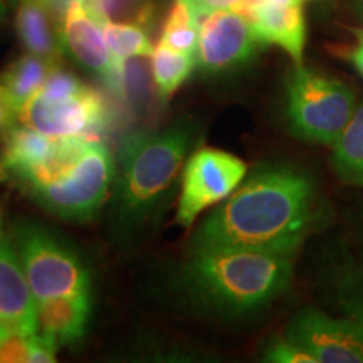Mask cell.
Here are the masks:
<instances>
[{
    "mask_svg": "<svg viewBox=\"0 0 363 363\" xmlns=\"http://www.w3.org/2000/svg\"><path fill=\"white\" fill-rule=\"evenodd\" d=\"M315 185L305 172L262 167L216 208L194 246H222L294 254L313 217Z\"/></svg>",
    "mask_w": 363,
    "mask_h": 363,
    "instance_id": "6da1fadb",
    "label": "cell"
},
{
    "mask_svg": "<svg viewBox=\"0 0 363 363\" xmlns=\"http://www.w3.org/2000/svg\"><path fill=\"white\" fill-rule=\"evenodd\" d=\"M291 274L293 254L222 246H194L184 267L190 293L224 315L269 305L288 288Z\"/></svg>",
    "mask_w": 363,
    "mask_h": 363,
    "instance_id": "7a4b0ae2",
    "label": "cell"
},
{
    "mask_svg": "<svg viewBox=\"0 0 363 363\" xmlns=\"http://www.w3.org/2000/svg\"><path fill=\"white\" fill-rule=\"evenodd\" d=\"M190 142L185 126L152 133H135L118 153L115 172L116 219L126 227L153 216L179 177Z\"/></svg>",
    "mask_w": 363,
    "mask_h": 363,
    "instance_id": "3957f363",
    "label": "cell"
},
{
    "mask_svg": "<svg viewBox=\"0 0 363 363\" xmlns=\"http://www.w3.org/2000/svg\"><path fill=\"white\" fill-rule=\"evenodd\" d=\"M357 110L355 93L342 81L296 66L286 88V116L306 142L333 145Z\"/></svg>",
    "mask_w": 363,
    "mask_h": 363,
    "instance_id": "277c9868",
    "label": "cell"
},
{
    "mask_svg": "<svg viewBox=\"0 0 363 363\" xmlns=\"http://www.w3.org/2000/svg\"><path fill=\"white\" fill-rule=\"evenodd\" d=\"M12 242L35 299L89 291V272L83 261L43 227L17 224Z\"/></svg>",
    "mask_w": 363,
    "mask_h": 363,
    "instance_id": "5b68a950",
    "label": "cell"
},
{
    "mask_svg": "<svg viewBox=\"0 0 363 363\" xmlns=\"http://www.w3.org/2000/svg\"><path fill=\"white\" fill-rule=\"evenodd\" d=\"M115 163L101 143L91 142L76 169L65 179L29 189L45 211L67 220H89L115 182Z\"/></svg>",
    "mask_w": 363,
    "mask_h": 363,
    "instance_id": "8992f818",
    "label": "cell"
},
{
    "mask_svg": "<svg viewBox=\"0 0 363 363\" xmlns=\"http://www.w3.org/2000/svg\"><path fill=\"white\" fill-rule=\"evenodd\" d=\"M16 118L24 126L51 138L86 136L91 142H99V136L110 125V110L98 91L84 88L78 96L66 99L34 93L17 110Z\"/></svg>",
    "mask_w": 363,
    "mask_h": 363,
    "instance_id": "52a82bcc",
    "label": "cell"
},
{
    "mask_svg": "<svg viewBox=\"0 0 363 363\" xmlns=\"http://www.w3.org/2000/svg\"><path fill=\"white\" fill-rule=\"evenodd\" d=\"M246 174V162L233 153L211 147L199 148L182 175L177 224L192 225L202 211L229 197Z\"/></svg>",
    "mask_w": 363,
    "mask_h": 363,
    "instance_id": "ba28073f",
    "label": "cell"
},
{
    "mask_svg": "<svg viewBox=\"0 0 363 363\" xmlns=\"http://www.w3.org/2000/svg\"><path fill=\"white\" fill-rule=\"evenodd\" d=\"M262 45L254 26L234 11H211L201 22L197 65L208 74L233 71L251 61Z\"/></svg>",
    "mask_w": 363,
    "mask_h": 363,
    "instance_id": "9c48e42d",
    "label": "cell"
},
{
    "mask_svg": "<svg viewBox=\"0 0 363 363\" xmlns=\"http://www.w3.org/2000/svg\"><path fill=\"white\" fill-rule=\"evenodd\" d=\"M284 337L315 357L316 363H363V328L348 316L305 310L293 318Z\"/></svg>",
    "mask_w": 363,
    "mask_h": 363,
    "instance_id": "30bf717a",
    "label": "cell"
},
{
    "mask_svg": "<svg viewBox=\"0 0 363 363\" xmlns=\"http://www.w3.org/2000/svg\"><path fill=\"white\" fill-rule=\"evenodd\" d=\"M0 325L9 333H39L38 299L22 267L12 239L0 230Z\"/></svg>",
    "mask_w": 363,
    "mask_h": 363,
    "instance_id": "8fae6325",
    "label": "cell"
},
{
    "mask_svg": "<svg viewBox=\"0 0 363 363\" xmlns=\"http://www.w3.org/2000/svg\"><path fill=\"white\" fill-rule=\"evenodd\" d=\"M101 27L86 9L83 0H76L59 24V35L62 49L106 84L115 69V57L108 48Z\"/></svg>",
    "mask_w": 363,
    "mask_h": 363,
    "instance_id": "7c38bea8",
    "label": "cell"
},
{
    "mask_svg": "<svg viewBox=\"0 0 363 363\" xmlns=\"http://www.w3.org/2000/svg\"><path fill=\"white\" fill-rule=\"evenodd\" d=\"M91 311L89 291L38 299L40 333L57 347L76 343L83 338Z\"/></svg>",
    "mask_w": 363,
    "mask_h": 363,
    "instance_id": "4fadbf2b",
    "label": "cell"
},
{
    "mask_svg": "<svg viewBox=\"0 0 363 363\" xmlns=\"http://www.w3.org/2000/svg\"><path fill=\"white\" fill-rule=\"evenodd\" d=\"M262 44L283 48L296 66H301L306 43V21L303 6H276L266 2L251 22Z\"/></svg>",
    "mask_w": 363,
    "mask_h": 363,
    "instance_id": "5bb4252c",
    "label": "cell"
},
{
    "mask_svg": "<svg viewBox=\"0 0 363 363\" xmlns=\"http://www.w3.org/2000/svg\"><path fill=\"white\" fill-rule=\"evenodd\" d=\"M17 34L27 52L57 66L62 56L59 26L43 0H19L16 13Z\"/></svg>",
    "mask_w": 363,
    "mask_h": 363,
    "instance_id": "9a60e30c",
    "label": "cell"
},
{
    "mask_svg": "<svg viewBox=\"0 0 363 363\" xmlns=\"http://www.w3.org/2000/svg\"><path fill=\"white\" fill-rule=\"evenodd\" d=\"M54 138L40 133L38 130L22 125V128L12 126L7 131L6 145L0 157V174L12 175L17 180L24 177L39 165L51 152Z\"/></svg>",
    "mask_w": 363,
    "mask_h": 363,
    "instance_id": "2e32d148",
    "label": "cell"
},
{
    "mask_svg": "<svg viewBox=\"0 0 363 363\" xmlns=\"http://www.w3.org/2000/svg\"><path fill=\"white\" fill-rule=\"evenodd\" d=\"M118 98H121L131 110L143 113L152 103L153 88L157 89L152 76V66H148L145 56L116 59L111 78L106 81Z\"/></svg>",
    "mask_w": 363,
    "mask_h": 363,
    "instance_id": "e0dca14e",
    "label": "cell"
},
{
    "mask_svg": "<svg viewBox=\"0 0 363 363\" xmlns=\"http://www.w3.org/2000/svg\"><path fill=\"white\" fill-rule=\"evenodd\" d=\"M52 67L51 62L30 52L17 57L0 74L2 99L17 113L22 104L40 89Z\"/></svg>",
    "mask_w": 363,
    "mask_h": 363,
    "instance_id": "ac0fdd59",
    "label": "cell"
},
{
    "mask_svg": "<svg viewBox=\"0 0 363 363\" xmlns=\"http://www.w3.org/2000/svg\"><path fill=\"white\" fill-rule=\"evenodd\" d=\"M91 140L86 136H62V138H54L51 152L44 158L39 165L27 174L21 184H24L27 190L40 185L52 184L65 179L76 169L81 158H83L86 148Z\"/></svg>",
    "mask_w": 363,
    "mask_h": 363,
    "instance_id": "d6986e66",
    "label": "cell"
},
{
    "mask_svg": "<svg viewBox=\"0 0 363 363\" xmlns=\"http://www.w3.org/2000/svg\"><path fill=\"white\" fill-rule=\"evenodd\" d=\"M333 170L345 184L363 187V104L333 143Z\"/></svg>",
    "mask_w": 363,
    "mask_h": 363,
    "instance_id": "ffe728a7",
    "label": "cell"
},
{
    "mask_svg": "<svg viewBox=\"0 0 363 363\" xmlns=\"http://www.w3.org/2000/svg\"><path fill=\"white\" fill-rule=\"evenodd\" d=\"M208 12L197 0H175L160 40L177 51L197 54L201 22Z\"/></svg>",
    "mask_w": 363,
    "mask_h": 363,
    "instance_id": "44dd1931",
    "label": "cell"
},
{
    "mask_svg": "<svg viewBox=\"0 0 363 363\" xmlns=\"http://www.w3.org/2000/svg\"><path fill=\"white\" fill-rule=\"evenodd\" d=\"M195 65H197L195 54L177 51L160 40L152 52V76L155 81L158 98L163 101L169 99L189 78Z\"/></svg>",
    "mask_w": 363,
    "mask_h": 363,
    "instance_id": "7402d4cb",
    "label": "cell"
},
{
    "mask_svg": "<svg viewBox=\"0 0 363 363\" xmlns=\"http://www.w3.org/2000/svg\"><path fill=\"white\" fill-rule=\"evenodd\" d=\"M99 24L104 22H130L147 26L153 21L155 6L152 0H83Z\"/></svg>",
    "mask_w": 363,
    "mask_h": 363,
    "instance_id": "603a6c76",
    "label": "cell"
},
{
    "mask_svg": "<svg viewBox=\"0 0 363 363\" xmlns=\"http://www.w3.org/2000/svg\"><path fill=\"white\" fill-rule=\"evenodd\" d=\"M103 33L113 57L152 56V43L142 26L130 24V22H104Z\"/></svg>",
    "mask_w": 363,
    "mask_h": 363,
    "instance_id": "cb8c5ba5",
    "label": "cell"
},
{
    "mask_svg": "<svg viewBox=\"0 0 363 363\" xmlns=\"http://www.w3.org/2000/svg\"><path fill=\"white\" fill-rule=\"evenodd\" d=\"M340 305L363 328V272H348L338 288Z\"/></svg>",
    "mask_w": 363,
    "mask_h": 363,
    "instance_id": "d4e9b609",
    "label": "cell"
},
{
    "mask_svg": "<svg viewBox=\"0 0 363 363\" xmlns=\"http://www.w3.org/2000/svg\"><path fill=\"white\" fill-rule=\"evenodd\" d=\"M84 88L86 86L78 78H74L71 72L65 71L61 66H54L38 93L52 99H66L78 96L79 93H83Z\"/></svg>",
    "mask_w": 363,
    "mask_h": 363,
    "instance_id": "484cf974",
    "label": "cell"
},
{
    "mask_svg": "<svg viewBox=\"0 0 363 363\" xmlns=\"http://www.w3.org/2000/svg\"><path fill=\"white\" fill-rule=\"evenodd\" d=\"M264 360L279 363H316L315 357H311L306 350L299 348L296 343L286 337L269 343L264 353Z\"/></svg>",
    "mask_w": 363,
    "mask_h": 363,
    "instance_id": "4316f807",
    "label": "cell"
},
{
    "mask_svg": "<svg viewBox=\"0 0 363 363\" xmlns=\"http://www.w3.org/2000/svg\"><path fill=\"white\" fill-rule=\"evenodd\" d=\"M30 337L9 333L0 340V363H30Z\"/></svg>",
    "mask_w": 363,
    "mask_h": 363,
    "instance_id": "83f0119b",
    "label": "cell"
},
{
    "mask_svg": "<svg viewBox=\"0 0 363 363\" xmlns=\"http://www.w3.org/2000/svg\"><path fill=\"white\" fill-rule=\"evenodd\" d=\"M76 0H43V4L49 9V12L52 13V17L56 19L57 26L61 24V21L65 19L67 9H69Z\"/></svg>",
    "mask_w": 363,
    "mask_h": 363,
    "instance_id": "f1b7e54d",
    "label": "cell"
},
{
    "mask_svg": "<svg viewBox=\"0 0 363 363\" xmlns=\"http://www.w3.org/2000/svg\"><path fill=\"white\" fill-rule=\"evenodd\" d=\"M355 35H357V43L353 45L350 52V59L353 66L357 67V71L363 76V29L355 30Z\"/></svg>",
    "mask_w": 363,
    "mask_h": 363,
    "instance_id": "f546056e",
    "label": "cell"
},
{
    "mask_svg": "<svg viewBox=\"0 0 363 363\" xmlns=\"http://www.w3.org/2000/svg\"><path fill=\"white\" fill-rule=\"evenodd\" d=\"M13 118H16V111L0 98V131H6L7 133L13 126Z\"/></svg>",
    "mask_w": 363,
    "mask_h": 363,
    "instance_id": "4dcf8cb0",
    "label": "cell"
},
{
    "mask_svg": "<svg viewBox=\"0 0 363 363\" xmlns=\"http://www.w3.org/2000/svg\"><path fill=\"white\" fill-rule=\"evenodd\" d=\"M207 11H219V9H233L238 0H197Z\"/></svg>",
    "mask_w": 363,
    "mask_h": 363,
    "instance_id": "1f68e13d",
    "label": "cell"
},
{
    "mask_svg": "<svg viewBox=\"0 0 363 363\" xmlns=\"http://www.w3.org/2000/svg\"><path fill=\"white\" fill-rule=\"evenodd\" d=\"M269 4H276V6H303L308 0H266Z\"/></svg>",
    "mask_w": 363,
    "mask_h": 363,
    "instance_id": "d6a6232c",
    "label": "cell"
},
{
    "mask_svg": "<svg viewBox=\"0 0 363 363\" xmlns=\"http://www.w3.org/2000/svg\"><path fill=\"white\" fill-rule=\"evenodd\" d=\"M7 335H9V331H7L6 328H4L2 325H0V340H2L4 337H7Z\"/></svg>",
    "mask_w": 363,
    "mask_h": 363,
    "instance_id": "836d02e7",
    "label": "cell"
},
{
    "mask_svg": "<svg viewBox=\"0 0 363 363\" xmlns=\"http://www.w3.org/2000/svg\"><path fill=\"white\" fill-rule=\"evenodd\" d=\"M6 2H7V0H0V7L4 9V4H6Z\"/></svg>",
    "mask_w": 363,
    "mask_h": 363,
    "instance_id": "e575fe53",
    "label": "cell"
},
{
    "mask_svg": "<svg viewBox=\"0 0 363 363\" xmlns=\"http://www.w3.org/2000/svg\"><path fill=\"white\" fill-rule=\"evenodd\" d=\"M0 98H2V86H0Z\"/></svg>",
    "mask_w": 363,
    "mask_h": 363,
    "instance_id": "d590c367",
    "label": "cell"
},
{
    "mask_svg": "<svg viewBox=\"0 0 363 363\" xmlns=\"http://www.w3.org/2000/svg\"><path fill=\"white\" fill-rule=\"evenodd\" d=\"M2 11H4V9H2V7H0V16H2Z\"/></svg>",
    "mask_w": 363,
    "mask_h": 363,
    "instance_id": "8d00e7d4",
    "label": "cell"
}]
</instances>
